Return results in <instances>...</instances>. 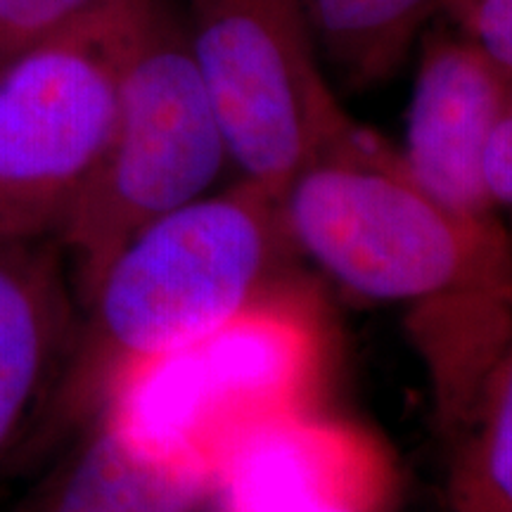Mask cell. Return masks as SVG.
<instances>
[{
	"label": "cell",
	"instance_id": "obj_9",
	"mask_svg": "<svg viewBox=\"0 0 512 512\" xmlns=\"http://www.w3.org/2000/svg\"><path fill=\"white\" fill-rule=\"evenodd\" d=\"M79 323L60 242L0 240V467L41 434Z\"/></svg>",
	"mask_w": 512,
	"mask_h": 512
},
{
	"label": "cell",
	"instance_id": "obj_13",
	"mask_svg": "<svg viewBox=\"0 0 512 512\" xmlns=\"http://www.w3.org/2000/svg\"><path fill=\"white\" fill-rule=\"evenodd\" d=\"M95 0H0V67L74 22Z\"/></svg>",
	"mask_w": 512,
	"mask_h": 512
},
{
	"label": "cell",
	"instance_id": "obj_12",
	"mask_svg": "<svg viewBox=\"0 0 512 512\" xmlns=\"http://www.w3.org/2000/svg\"><path fill=\"white\" fill-rule=\"evenodd\" d=\"M444 444V512H512V337Z\"/></svg>",
	"mask_w": 512,
	"mask_h": 512
},
{
	"label": "cell",
	"instance_id": "obj_3",
	"mask_svg": "<svg viewBox=\"0 0 512 512\" xmlns=\"http://www.w3.org/2000/svg\"><path fill=\"white\" fill-rule=\"evenodd\" d=\"M228 164L181 0H126L112 133L57 235L79 304L140 228L207 195Z\"/></svg>",
	"mask_w": 512,
	"mask_h": 512
},
{
	"label": "cell",
	"instance_id": "obj_6",
	"mask_svg": "<svg viewBox=\"0 0 512 512\" xmlns=\"http://www.w3.org/2000/svg\"><path fill=\"white\" fill-rule=\"evenodd\" d=\"M325 366V332L309 297L271 287L240 316L126 382L121 401L147 432L214 467L242 437L311 411Z\"/></svg>",
	"mask_w": 512,
	"mask_h": 512
},
{
	"label": "cell",
	"instance_id": "obj_17",
	"mask_svg": "<svg viewBox=\"0 0 512 512\" xmlns=\"http://www.w3.org/2000/svg\"><path fill=\"white\" fill-rule=\"evenodd\" d=\"M465 3H467V0H446V3H444V12H448V15L453 17L460 8H463Z\"/></svg>",
	"mask_w": 512,
	"mask_h": 512
},
{
	"label": "cell",
	"instance_id": "obj_5",
	"mask_svg": "<svg viewBox=\"0 0 512 512\" xmlns=\"http://www.w3.org/2000/svg\"><path fill=\"white\" fill-rule=\"evenodd\" d=\"M124 3L95 0L0 67V240H57L91 178L117 112Z\"/></svg>",
	"mask_w": 512,
	"mask_h": 512
},
{
	"label": "cell",
	"instance_id": "obj_15",
	"mask_svg": "<svg viewBox=\"0 0 512 512\" xmlns=\"http://www.w3.org/2000/svg\"><path fill=\"white\" fill-rule=\"evenodd\" d=\"M484 183L491 207L512 238V95L486 147Z\"/></svg>",
	"mask_w": 512,
	"mask_h": 512
},
{
	"label": "cell",
	"instance_id": "obj_16",
	"mask_svg": "<svg viewBox=\"0 0 512 512\" xmlns=\"http://www.w3.org/2000/svg\"><path fill=\"white\" fill-rule=\"evenodd\" d=\"M318 512H394V508H332V510H318Z\"/></svg>",
	"mask_w": 512,
	"mask_h": 512
},
{
	"label": "cell",
	"instance_id": "obj_7",
	"mask_svg": "<svg viewBox=\"0 0 512 512\" xmlns=\"http://www.w3.org/2000/svg\"><path fill=\"white\" fill-rule=\"evenodd\" d=\"M399 477L380 439L299 411L256 427L219 460L209 512L396 508Z\"/></svg>",
	"mask_w": 512,
	"mask_h": 512
},
{
	"label": "cell",
	"instance_id": "obj_11",
	"mask_svg": "<svg viewBox=\"0 0 512 512\" xmlns=\"http://www.w3.org/2000/svg\"><path fill=\"white\" fill-rule=\"evenodd\" d=\"M446 0H304L320 60L347 86L392 79Z\"/></svg>",
	"mask_w": 512,
	"mask_h": 512
},
{
	"label": "cell",
	"instance_id": "obj_4",
	"mask_svg": "<svg viewBox=\"0 0 512 512\" xmlns=\"http://www.w3.org/2000/svg\"><path fill=\"white\" fill-rule=\"evenodd\" d=\"M238 178L283 195L358 126L323 72L304 0H181Z\"/></svg>",
	"mask_w": 512,
	"mask_h": 512
},
{
	"label": "cell",
	"instance_id": "obj_8",
	"mask_svg": "<svg viewBox=\"0 0 512 512\" xmlns=\"http://www.w3.org/2000/svg\"><path fill=\"white\" fill-rule=\"evenodd\" d=\"M512 95V81L463 29L425 36L401 159L408 174L453 214L501 221L484 183L491 133Z\"/></svg>",
	"mask_w": 512,
	"mask_h": 512
},
{
	"label": "cell",
	"instance_id": "obj_14",
	"mask_svg": "<svg viewBox=\"0 0 512 512\" xmlns=\"http://www.w3.org/2000/svg\"><path fill=\"white\" fill-rule=\"evenodd\" d=\"M453 19L512 81V0H467Z\"/></svg>",
	"mask_w": 512,
	"mask_h": 512
},
{
	"label": "cell",
	"instance_id": "obj_10",
	"mask_svg": "<svg viewBox=\"0 0 512 512\" xmlns=\"http://www.w3.org/2000/svg\"><path fill=\"white\" fill-rule=\"evenodd\" d=\"M214 467L107 401L22 512H207Z\"/></svg>",
	"mask_w": 512,
	"mask_h": 512
},
{
	"label": "cell",
	"instance_id": "obj_1",
	"mask_svg": "<svg viewBox=\"0 0 512 512\" xmlns=\"http://www.w3.org/2000/svg\"><path fill=\"white\" fill-rule=\"evenodd\" d=\"M292 252L344 290L406 309L432 382L441 437L465 418L512 337V238L453 214L401 152L358 124L280 195Z\"/></svg>",
	"mask_w": 512,
	"mask_h": 512
},
{
	"label": "cell",
	"instance_id": "obj_2",
	"mask_svg": "<svg viewBox=\"0 0 512 512\" xmlns=\"http://www.w3.org/2000/svg\"><path fill=\"white\" fill-rule=\"evenodd\" d=\"M287 249L280 200L242 178L140 228L81 299L41 439L83 427L133 377L240 316L275 287Z\"/></svg>",
	"mask_w": 512,
	"mask_h": 512
}]
</instances>
